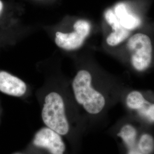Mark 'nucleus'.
<instances>
[{"label": "nucleus", "mask_w": 154, "mask_h": 154, "mask_svg": "<svg viewBox=\"0 0 154 154\" xmlns=\"http://www.w3.org/2000/svg\"><path fill=\"white\" fill-rule=\"evenodd\" d=\"M125 154H142L140 152H139L138 151L137 148L128 150V151H126Z\"/></svg>", "instance_id": "f8f14e48"}, {"label": "nucleus", "mask_w": 154, "mask_h": 154, "mask_svg": "<svg viewBox=\"0 0 154 154\" xmlns=\"http://www.w3.org/2000/svg\"><path fill=\"white\" fill-rule=\"evenodd\" d=\"M41 115L47 127L61 135H65L69 132L70 126L65 113V103L60 94L51 92L45 97Z\"/></svg>", "instance_id": "f03ea898"}, {"label": "nucleus", "mask_w": 154, "mask_h": 154, "mask_svg": "<svg viewBox=\"0 0 154 154\" xmlns=\"http://www.w3.org/2000/svg\"><path fill=\"white\" fill-rule=\"evenodd\" d=\"M73 28L74 31L70 33H56L55 43L57 46L67 51L75 50L82 46L90 33L91 25L86 20H79Z\"/></svg>", "instance_id": "20e7f679"}, {"label": "nucleus", "mask_w": 154, "mask_h": 154, "mask_svg": "<svg viewBox=\"0 0 154 154\" xmlns=\"http://www.w3.org/2000/svg\"><path fill=\"white\" fill-rule=\"evenodd\" d=\"M26 83L18 77L6 72H0V91L13 97H20L26 92Z\"/></svg>", "instance_id": "423d86ee"}, {"label": "nucleus", "mask_w": 154, "mask_h": 154, "mask_svg": "<svg viewBox=\"0 0 154 154\" xmlns=\"http://www.w3.org/2000/svg\"><path fill=\"white\" fill-rule=\"evenodd\" d=\"M33 142L35 146L46 149L50 154H63L66 150L61 135L47 127L36 132Z\"/></svg>", "instance_id": "39448f33"}, {"label": "nucleus", "mask_w": 154, "mask_h": 154, "mask_svg": "<svg viewBox=\"0 0 154 154\" xmlns=\"http://www.w3.org/2000/svg\"><path fill=\"white\" fill-rule=\"evenodd\" d=\"M136 148L143 154H154V135L149 131H140Z\"/></svg>", "instance_id": "9d476101"}, {"label": "nucleus", "mask_w": 154, "mask_h": 154, "mask_svg": "<svg viewBox=\"0 0 154 154\" xmlns=\"http://www.w3.org/2000/svg\"><path fill=\"white\" fill-rule=\"evenodd\" d=\"M72 88L75 100L83 109L91 115H98L105 107L104 95L94 88L92 77L87 70H82L74 77Z\"/></svg>", "instance_id": "f257e3e1"}, {"label": "nucleus", "mask_w": 154, "mask_h": 154, "mask_svg": "<svg viewBox=\"0 0 154 154\" xmlns=\"http://www.w3.org/2000/svg\"><path fill=\"white\" fill-rule=\"evenodd\" d=\"M130 61L138 72L149 68L152 58V45L150 38L143 33H137L128 39L127 44Z\"/></svg>", "instance_id": "7ed1b4c3"}, {"label": "nucleus", "mask_w": 154, "mask_h": 154, "mask_svg": "<svg viewBox=\"0 0 154 154\" xmlns=\"http://www.w3.org/2000/svg\"><path fill=\"white\" fill-rule=\"evenodd\" d=\"M2 9H3V4H2V1L0 0V14L2 11Z\"/></svg>", "instance_id": "ddd939ff"}, {"label": "nucleus", "mask_w": 154, "mask_h": 154, "mask_svg": "<svg viewBox=\"0 0 154 154\" xmlns=\"http://www.w3.org/2000/svg\"><path fill=\"white\" fill-rule=\"evenodd\" d=\"M114 12L122 26L130 31L138 28L141 23L140 19L130 13L126 5L123 3L117 4Z\"/></svg>", "instance_id": "6e6552de"}, {"label": "nucleus", "mask_w": 154, "mask_h": 154, "mask_svg": "<svg viewBox=\"0 0 154 154\" xmlns=\"http://www.w3.org/2000/svg\"><path fill=\"white\" fill-rule=\"evenodd\" d=\"M134 113L143 124L154 125V103L149 102L145 97Z\"/></svg>", "instance_id": "1a4fd4ad"}, {"label": "nucleus", "mask_w": 154, "mask_h": 154, "mask_svg": "<svg viewBox=\"0 0 154 154\" xmlns=\"http://www.w3.org/2000/svg\"><path fill=\"white\" fill-rule=\"evenodd\" d=\"M140 132L138 126L133 122H126L122 124L117 137L121 140L125 151L136 148Z\"/></svg>", "instance_id": "0eeeda50"}, {"label": "nucleus", "mask_w": 154, "mask_h": 154, "mask_svg": "<svg viewBox=\"0 0 154 154\" xmlns=\"http://www.w3.org/2000/svg\"><path fill=\"white\" fill-rule=\"evenodd\" d=\"M130 30L123 29L118 32H112L106 39L107 44L110 46H116L126 40L130 35Z\"/></svg>", "instance_id": "9b49d317"}]
</instances>
